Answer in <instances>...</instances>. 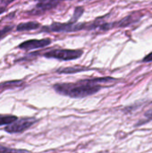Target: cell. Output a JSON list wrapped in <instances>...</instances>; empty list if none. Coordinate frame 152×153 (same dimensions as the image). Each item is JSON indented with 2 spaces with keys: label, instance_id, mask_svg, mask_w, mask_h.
<instances>
[{
  "label": "cell",
  "instance_id": "obj_1",
  "mask_svg": "<svg viewBox=\"0 0 152 153\" xmlns=\"http://www.w3.org/2000/svg\"><path fill=\"white\" fill-rule=\"evenodd\" d=\"M53 88L61 95L74 99H81L97 93L101 89V86L96 82L94 78L82 80L75 83H56Z\"/></svg>",
  "mask_w": 152,
  "mask_h": 153
},
{
  "label": "cell",
  "instance_id": "obj_2",
  "mask_svg": "<svg viewBox=\"0 0 152 153\" xmlns=\"http://www.w3.org/2000/svg\"><path fill=\"white\" fill-rule=\"evenodd\" d=\"M90 30V23H71L70 22L66 23H59V22H53L51 25L44 26L41 31L45 32H70V31H76L81 30Z\"/></svg>",
  "mask_w": 152,
  "mask_h": 153
},
{
  "label": "cell",
  "instance_id": "obj_3",
  "mask_svg": "<svg viewBox=\"0 0 152 153\" xmlns=\"http://www.w3.org/2000/svg\"><path fill=\"white\" fill-rule=\"evenodd\" d=\"M83 54L82 49H54L47 51L44 54L47 58H55L58 60L69 61L81 57Z\"/></svg>",
  "mask_w": 152,
  "mask_h": 153
},
{
  "label": "cell",
  "instance_id": "obj_4",
  "mask_svg": "<svg viewBox=\"0 0 152 153\" xmlns=\"http://www.w3.org/2000/svg\"><path fill=\"white\" fill-rule=\"evenodd\" d=\"M37 122V119L33 117H24L18 118L13 123L6 126L4 127V131L9 134H18L22 133L25 130L29 129L31 126H33Z\"/></svg>",
  "mask_w": 152,
  "mask_h": 153
},
{
  "label": "cell",
  "instance_id": "obj_5",
  "mask_svg": "<svg viewBox=\"0 0 152 153\" xmlns=\"http://www.w3.org/2000/svg\"><path fill=\"white\" fill-rule=\"evenodd\" d=\"M50 43H51V39H30V40H26V41H23L22 43H21L18 46V48H21V49L29 51V50H34V49L45 48V47L50 45Z\"/></svg>",
  "mask_w": 152,
  "mask_h": 153
},
{
  "label": "cell",
  "instance_id": "obj_6",
  "mask_svg": "<svg viewBox=\"0 0 152 153\" xmlns=\"http://www.w3.org/2000/svg\"><path fill=\"white\" fill-rule=\"evenodd\" d=\"M142 15L143 14H142L141 13H137V12L132 13L131 14L127 15L124 19L120 20L119 22L112 23V28L113 27H126V26H129V25H131V24H133L134 22H137L142 17Z\"/></svg>",
  "mask_w": 152,
  "mask_h": 153
},
{
  "label": "cell",
  "instance_id": "obj_7",
  "mask_svg": "<svg viewBox=\"0 0 152 153\" xmlns=\"http://www.w3.org/2000/svg\"><path fill=\"white\" fill-rule=\"evenodd\" d=\"M58 4L59 2L57 1H41L36 4V6L34 7L32 11H30V13L33 14H40L47 10H50L56 7Z\"/></svg>",
  "mask_w": 152,
  "mask_h": 153
},
{
  "label": "cell",
  "instance_id": "obj_8",
  "mask_svg": "<svg viewBox=\"0 0 152 153\" xmlns=\"http://www.w3.org/2000/svg\"><path fill=\"white\" fill-rule=\"evenodd\" d=\"M40 27V24L37 22H22L17 25L16 30L18 31H25V30H36Z\"/></svg>",
  "mask_w": 152,
  "mask_h": 153
},
{
  "label": "cell",
  "instance_id": "obj_9",
  "mask_svg": "<svg viewBox=\"0 0 152 153\" xmlns=\"http://www.w3.org/2000/svg\"><path fill=\"white\" fill-rule=\"evenodd\" d=\"M18 119L17 117L15 116H12V115H8V116H4V115H0V126H8L12 123H13L14 121H16Z\"/></svg>",
  "mask_w": 152,
  "mask_h": 153
},
{
  "label": "cell",
  "instance_id": "obj_10",
  "mask_svg": "<svg viewBox=\"0 0 152 153\" xmlns=\"http://www.w3.org/2000/svg\"><path fill=\"white\" fill-rule=\"evenodd\" d=\"M23 84L22 81H12V82H3L0 84L1 89H11V88H17L21 87V85Z\"/></svg>",
  "mask_w": 152,
  "mask_h": 153
},
{
  "label": "cell",
  "instance_id": "obj_11",
  "mask_svg": "<svg viewBox=\"0 0 152 153\" xmlns=\"http://www.w3.org/2000/svg\"><path fill=\"white\" fill-rule=\"evenodd\" d=\"M0 153H31L27 150H18L13 148H9L0 144Z\"/></svg>",
  "mask_w": 152,
  "mask_h": 153
},
{
  "label": "cell",
  "instance_id": "obj_12",
  "mask_svg": "<svg viewBox=\"0 0 152 153\" xmlns=\"http://www.w3.org/2000/svg\"><path fill=\"white\" fill-rule=\"evenodd\" d=\"M82 70H86L85 67H67V68H61L57 70L58 74H73V73H78Z\"/></svg>",
  "mask_w": 152,
  "mask_h": 153
},
{
  "label": "cell",
  "instance_id": "obj_13",
  "mask_svg": "<svg viewBox=\"0 0 152 153\" xmlns=\"http://www.w3.org/2000/svg\"><path fill=\"white\" fill-rule=\"evenodd\" d=\"M82 13H83V8L82 7H81V6H78V7H76L75 8V10H74V14H73V17L69 21L71 23H73V24H76L77 23V21H78V19L82 16Z\"/></svg>",
  "mask_w": 152,
  "mask_h": 153
},
{
  "label": "cell",
  "instance_id": "obj_14",
  "mask_svg": "<svg viewBox=\"0 0 152 153\" xmlns=\"http://www.w3.org/2000/svg\"><path fill=\"white\" fill-rule=\"evenodd\" d=\"M150 121H152V109L147 111L145 114H144V119L139 121V123L136 124V126H142L143 124H146Z\"/></svg>",
  "mask_w": 152,
  "mask_h": 153
},
{
  "label": "cell",
  "instance_id": "obj_15",
  "mask_svg": "<svg viewBox=\"0 0 152 153\" xmlns=\"http://www.w3.org/2000/svg\"><path fill=\"white\" fill-rule=\"evenodd\" d=\"M13 28V25H7V26H4V28L0 29V40L5 37L6 34H8Z\"/></svg>",
  "mask_w": 152,
  "mask_h": 153
},
{
  "label": "cell",
  "instance_id": "obj_16",
  "mask_svg": "<svg viewBox=\"0 0 152 153\" xmlns=\"http://www.w3.org/2000/svg\"><path fill=\"white\" fill-rule=\"evenodd\" d=\"M143 62H151L152 61V52L151 53H150L149 55H147L144 58H143V60H142Z\"/></svg>",
  "mask_w": 152,
  "mask_h": 153
},
{
  "label": "cell",
  "instance_id": "obj_17",
  "mask_svg": "<svg viewBox=\"0 0 152 153\" xmlns=\"http://www.w3.org/2000/svg\"><path fill=\"white\" fill-rule=\"evenodd\" d=\"M5 10H6V8H5V7H4V6L0 7V14H1V13H3Z\"/></svg>",
  "mask_w": 152,
  "mask_h": 153
}]
</instances>
